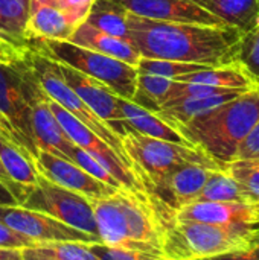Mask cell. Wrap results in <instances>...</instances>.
<instances>
[{
	"label": "cell",
	"mask_w": 259,
	"mask_h": 260,
	"mask_svg": "<svg viewBox=\"0 0 259 260\" xmlns=\"http://www.w3.org/2000/svg\"><path fill=\"white\" fill-rule=\"evenodd\" d=\"M128 41L140 58L220 67L237 62L243 32L231 26L157 21L127 12Z\"/></svg>",
	"instance_id": "1"
},
{
	"label": "cell",
	"mask_w": 259,
	"mask_h": 260,
	"mask_svg": "<svg viewBox=\"0 0 259 260\" xmlns=\"http://www.w3.org/2000/svg\"><path fill=\"white\" fill-rule=\"evenodd\" d=\"M99 239L104 245L162 256L166 225L172 212L148 193L121 189L116 193L92 201Z\"/></svg>",
	"instance_id": "2"
},
{
	"label": "cell",
	"mask_w": 259,
	"mask_h": 260,
	"mask_svg": "<svg viewBox=\"0 0 259 260\" xmlns=\"http://www.w3.org/2000/svg\"><path fill=\"white\" fill-rule=\"evenodd\" d=\"M259 120V87L247 90L220 107L177 125L176 129L221 166L235 160L246 136Z\"/></svg>",
	"instance_id": "3"
},
{
	"label": "cell",
	"mask_w": 259,
	"mask_h": 260,
	"mask_svg": "<svg viewBox=\"0 0 259 260\" xmlns=\"http://www.w3.org/2000/svg\"><path fill=\"white\" fill-rule=\"evenodd\" d=\"M259 239L256 225H214L171 221L163 235L165 260H205L235 253Z\"/></svg>",
	"instance_id": "4"
},
{
	"label": "cell",
	"mask_w": 259,
	"mask_h": 260,
	"mask_svg": "<svg viewBox=\"0 0 259 260\" xmlns=\"http://www.w3.org/2000/svg\"><path fill=\"white\" fill-rule=\"evenodd\" d=\"M38 79L26 56V49L0 58V122L21 151L32 160L38 149L34 142L31 99Z\"/></svg>",
	"instance_id": "5"
},
{
	"label": "cell",
	"mask_w": 259,
	"mask_h": 260,
	"mask_svg": "<svg viewBox=\"0 0 259 260\" xmlns=\"http://www.w3.org/2000/svg\"><path fill=\"white\" fill-rule=\"evenodd\" d=\"M122 145L145 192L169 172L185 165L226 169L195 146L166 142L137 133H127L122 137Z\"/></svg>",
	"instance_id": "6"
},
{
	"label": "cell",
	"mask_w": 259,
	"mask_h": 260,
	"mask_svg": "<svg viewBox=\"0 0 259 260\" xmlns=\"http://www.w3.org/2000/svg\"><path fill=\"white\" fill-rule=\"evenodd\" d=\"M29 47L55 62L64 64L87 75L89 78L96 79L98 82L107 85L116 96L133 101L136 93L137 67L76 46L70 41L35 40L29 43Z\"/></svg>",
	"instance_id": "7"
},
{
	"label": "cell",
	"mask_w": 259,
	"mask_h": 260,
	"mask_svg": "<svg viewBox=\"0 0 259 260\" xmlns=\"http://www.w3.org/2000/svg\"><path fill=\"white\" fill-rule=\"evenodd\" d=\"M26 56H27L29 64H31L41 88L44 90V93L53 102L61 105L67 113H70L76 120H79L84 126H87L92 133H95L101 140H104L121 157V160L133 171V166L125 154L122 139L104 120H101L89 108V105L67 85V82L64 81V78L61 76V73L58 70L56 62L37 53L31 47L26 49Z\"/></svg>",
	"instance_id": "8"
},
{
	"label": "cell",
	"mask_w": 259,
	"mask_h": 260,
	"mask_svg": "<svg viewBox=\"0 0 259 260\" xmlns=\"http://www.w3.org/2000/svg\"><path fill=\"white\" fill-rule=\"evenodd\" d=\"M20 206L46 213L69 227L99 239L92 201L76 192L49 181L40 174L37 183L27 189Z\"/></svg>",
	"instance_id": "9"
},
{
	"label": "cell",
	"mask_w": 259,
	"mask_h": 260,
	"mask_svg": "<svg viewBox=\"0 0 259 260\" xmlns=\"http://www.w3.org/2000/svg\"><path fill=\"white\" fill-rule=\"evenodd\" d=\"M49 105L52 113L55 114L58 123L72 140L73 145L84 149L93 158H96L121 184L124 189L136 193H147L142 183L136 177V174L121 160V157L95 133H92L87 126H84L79 120H76L70 113H67L61 105L53 102L49 98Z\"/></svg>",
	"instance_id": "10"
},
{
	"label": "cell",
	"mask_w": 259,
	"mask_h": 260,
	"mask_svg": "<svg viewBox=\"0 0 259 260\" xmlns=\"http://www.w3.org/2000/svg\"><path fill=\"white\" fill-rule=\"evenodd\" d=\"M0 221L35 244L58 241H76L89 244L101 242L96 236L79 232L46 213L31 210L23 206H0Z\"/></svg>",
	"instance_id": "11"
},
{
	"label": "cell",
	"mask_w": 259,
	"mask_h": 260,
	"mask_svg": "<svg viewBox=\"0 0 259 260\" xmlns=\"http://www.w3.org/2000/svg\"><path fill=\"white\" fill-rule=\"evenodd\" d=\"M34 166L37 172L49 181L76 192L90 201L107 198L121 190L93 178L73 161L64 160L44 151H38L37 157L34 158Z\"/></svg>",
	"instance_id": "12"
},
{
	"label": "cell",
	"mask_w": 259,
	"mask_h": 260,
	"mask_svg": "<svg viewBox=\"0 0 259 260\" xmlns=\"http://www.w3.org/2000/svg\"><path fill=\"white\" fill-rule=\"evenodd\" d=\"M58 70L67 85L89 105V108L101 119L104 120L121 139L130 133L125 123L121 119L119 110H118V98L107 85L98 82L93 78H89L87 75L70 69L64 64L56 62Z\"/></svg>",
	"instance_id": "13"
},
{
	"label": "cell",
	"mask_w": 259,
	"mask_h": 260,
	"mask_svg": "<svg viewBox=\"0 0 259 260\" xmlns=\"http://www.w3.org/2000/svg\"><path fill=\"white\" fill-rule=\"evenodd\" d=\"M214 171L218 169H211L200 165H185L151 186L147 193L174 213L182 206L195 201Z\"/></svg>",
	"instance_id": "14"
},
{
	"label": "cell",
	"mask_w": 259,
	"mask_h": 260,
	"mask_svg": "<svg viewBox=\"0 0 259 260\" xmlns=\"http://www.w3.org/2000/svg\"><path fill=\"white\" fill-rule=\"evenodd\" d=\"M128 14L157 20L206 26H227L189 0H108ZM232 27V26H231Z\"/></svg>",
	"instance_id": "15"
},
{
	"label": "cell",
	"mask_w": 259,
	"mask_h": 260,
	"mask_svg": "<svg viewBox=\"0 0 259 260\" xmlns=\"http://www.w3.org/2000/svg\"><path fill=\"white\" fill-rule=\"evenodd\" d=\"M177 222H203L214 225H256L259 224L255 204L237 201H195L182 206L172 213Z\"/></svg>",
	"instance_id": "16"
},
{
	"label": "cell",
	"mask_w": 259,
	"mask_h": 260,
	"mask_svg": "<svg viewBox=\"0 0 259 260\" xmlns=\"http://www.w3.org/2000/svg\"><path fill=\"white\" fill-rule=\"evenodd\" d=\"M31 119L34 142L38 151H44L70 161L73 149L72 140L67 137L49 105V96L41 88L40 82L35 87L31 99Z\"/></svg>",
	"instance_id": "17"
},
{
	"label": "cell",
	"mask_w": 259,
	"mask_h": 260,
	"mask_svg": "<svg viewBox=\"0 0 259 260\" xmlns=\"http://www.w3.org/2000/svg\"><path fill=\"white\" fill-rule=\"evenodd\" d=\"M118 110L122 122L125 123L130 133H137L142 136L192 146L176 128L160 119L154 111H150L134 104L133 101L118 98Z\"/></svg>",
	"instance_id": "18"
},
{
	"label": "cell",
	"mask_w": 259,
	"mask_h": 260,
	"mask_svg": "<svg viewBox=\"0 0 259 260\" xmlns=\"http://www.w3.org/2000/svg\"><path fill=\"white\" fill-rule=\"evenodd\" d=\"M244 91H247V90H221V91H215V93L205 94L200 98L171 101V102L163 104L156 111V114L160 119H163L166 123H169L172 128H176L177 125L186 123L191 119L220 107L221 104L240 96Z\"/></svg>",
	"instance_id": "19"
},
{
	"label": "cell",
	"mask_w": 259,
	"mask_h": 260,
	"mask_svg": "<svg viewBox=\"0 0 259 260\" xmlns=\"http://www.w3.org/2000/svg\"><path fill=\"white\" fill-rule=\"evenodd\" d=\"M69 41L76 46H81V47L99 52L102 55L116 58V59L124 61L134 67L137 66V62L140 59V55L131 46L130 41L119 38V37L108 35L105 32H101V30L95 29L93 26L87 24L85 21L76 27V30L73 32V35L70 37Z\"/></svg>",
	"instance_id": "20"
},
{
	"label": "cell",
	"mask_w": 259,
	"mask_h": 260,
	"mask_svg": "<svg viewBox=\"0 0 259 260\" xmlns=\"http://www.w3.org/2000/svg\"><path fill=\"white\" fill-rule=\"evenodd\" d=\"M76 26L70 18L53 5H40L29 12L26 23L27 41L35 40H56L69 41Z\"/></svg>",
	"instance_id": "21"
},
{
	"label": "cell",
	"mask_w": 259,
	"mask_h": 260,
	"mask_svg": "<svg viewBox=\"0 0 259 260\" xmlns=\"http://www.w3.org/2000/svg\"><path fill=\"white\" fill-rule=\"evenodd\" d=\"M174 81L209 85L226 90H250L259 87V82H256V79L240 62L220 67H206L203 70L179 76Z\"/></svg>",
	"instance_id": "22"
},
{
	"label": "cell",
	"mask_w": 259,
	"mask_h": 260,
	"mask_svg": "<svg viewBox=\"0 0 259 260\" xmlns=\"http://www.w3.org/2000/svg\"><path fill=\"white\" fill-rule=\"evenodd\" d=\"M208 11L224 24L240 29L243 34L250 30L259 20V0H189Z\"/></svg>",
	"instance_id": "23"
},
{
	"label": "cell",
	"mask_w": 259,
	"mask_h": 260,
	"mask_svg": "<svg viewBox=\"0 0 259 260\" xmlns=\"http://www.w3.org/2000/svg\"><path fill=\"white\" fill-rule=\"evenodd\" d=\"M29 12V0H0V41L17 52L29 47L26 38Z\"/></svg>",
	"instance_id": "24"
},
{
	"label": "cell",
	"mask_w": 259,
	"mask_h": 260,
	"mask_svg": "<svg viewBox=\"0 0 259 260\" xmlns=\"http://www.w3.org/2000/svg\"><path fill=\"white\" fill-rule=\"evenodd\" d=\"M0 163L11 178L21 189H29L37 183L38 172L34 166L32 157L21 151L6 137L0 136Z\"/></svg>",
	"instance_id": "25"
},
{
	"label": "cell",
	"mask_w": 259,
	"mask_h": 260,
	"mask_svg": "<svg viewBox=\"0 0 259 260\" xmlns=\"http://www.w3.org/2000/svg\"><path fill=\"white\" fill-rule=\"evenodd\" d=\"M23 260H98L89 242H41L21 250Z\"/></svg>",
	"instance_id": "26"
},
{
	"label": "cell",
	"mask_w": 259,
	"mask_h": 260,
	"mask_svg": "<svg viewBox=\"0 0 259 260\" xmlns=\"http://www.w3.org/2000/svg\"><path fill=\"white\" fill-rule=\"evenodd\" d=\"M85 23L95 29L128 41L127 11L108 0H96Z\"/></svg>",
	"instance_id": "27"
},
{
	"label": "cell",
	"mask_w": 259,
	"mask_h": 260,
	"mask_svg": "<svg viewBox=\"0 0 259 260\" xmlns=\"http://www.w3.org/2000/svg\"><path fill=\"white\" fill-rule=\"evenodd\" d=\"M172 84H174L172 79L137 70L136 93L133 96V102L156 113L165 104L172 88Z\"/></svg>",
	"instance_id": "28"
},
{
	"label": "cell",
	"mask_w": 259,
	"mask_h": 260,
	"mask_svg": "<svg viewBox=\"0 0 259 260\" xmlns=\"http://www.w3.org/2000/svg\"><path fill=\"white\" fill-rule=\"evenodd\" d=\"M195 201H237V203H247L241 189L238 187L237 181L231 177L226 169H218L211 174L206 184L203 186L202 192L197 195ZM194 201V203H195Z\"/></svg>",
	"instance_id": "29"
},
{
	"label": "cell",
	"mask_w": 259,
	"mask_h": 260,
	"mask_svg": "<svg viewBox=\"0 0 259 260\" xmlns=\"http://www.w3.org/2000/svg\"><path fill=\"white\" fill-rule=\"evenodd\" d=\"M226 171L237 181L247 203H259V158L234 160L226 166Z\"/></svg>",
	"instance_id": "30"
},
{
	"label": "cell",
	"mask_w": 259,
	"mask_h": 260,
	"mask_svg": "<svg viewBox=\"0 0 259 260\" xmlns=\"http://www.w3.org/2000/svg\"><path fill=\"white\" fill-rule=\"evenodd\" d=\"M137 70L150 75L163 76L168 79H177L179 76L194 73L198 70L206 69L208 66L194 64V62H180V61H168V59H150V58H140L137 62Z\"/></svg>",
	"instance_id": "31"
},
{
	"label": "cell",
	"mask_w": 259,
	"mask_h": 260,
	"mask_svg": "<svg viewBox=\"0 0 259 260\" xmlns=\"http://www.w3.org/2000/svg\"><path fill=\"white\" fill-rule=\"evenodd\" d=\"M237 62H240L259 82V20L250 30L243 34Z\"/></svg>",
	"instance_id": "32"
},
{
	"label": "cell",
	"mask_w": 259,
	"mask_h": 260,
	"mask_svg": "<svg viewBox=\"0 0 259 260\" xmlns=\"http://www.w3.org/2000/svg\"><path fill=\"white\" fill-rule=\"evenodd\" d=\"M70 161L78 165L81 169H84L93 178H96V180H99V181H102V183H105V184H108V186H111L114 189H124L122 184L96 158H93L90 154H87L84 149L78 148L76 145L73 146V149L70 152Z\"/></svg>",
	"instance_id": "33"
},
{
	"label": "cell",
	"mask_w": 259,
	"mask_h": 260,
	"mask_svg": "<svg viewBox=\"0 0 259 260\" xmlns=\"http://www.w3.org/2000/svg\"><path fill=\"white\" fill-rule=\"evenodd\" d=\"M90 250L98 257V260H165L159 256H153V254H147L140 251L108 247V245H104L102 242L90 244Z\"/></svg>",
	"instance_id": "34"
},
{
	"label": "cell",
	"mask_w": 259,
	"mask_h": 260,
	"mask_svg": "<svg viewBox=\"0 0 259 260\" xmlns=\"http://www.w3.org/2000/svg\"><path fill=\"white\" fill-rule=\"evenodd\" d=\"M95 3L96 0H52L50 5L61 9L70 18V21L78 27L85 21Z\"/></svg>",
	"instance_id": "35"
},
{
	"label": "cell",
	"mask_w": 259,
	"mask_h": 260,
	"mask_svg": "<svg viewBox=\"0 0 259 260\" xmlns=\"http://www.w3.org/2000/svg\"><path fill=\"white\" fill-rule=\"evenodd\" d=\"M32 245H35L34 241H31L26 236L14 232L11 227H8L6 224H3L0 221V248H17V250H23V248H29Z\"/></svg>",
	"instance_id": "36"
},
{
	"label": "cell",
	"mask_w": 259,
	"mask_h": 260,
	"mask_svg": "<svg viewBox=\"0 0 259 260\" xmlns=\"http://www.w3.org/2000/svg\"><path fill=\"white\" fill-rule=\"evenodd\" d=\"M259 158V120L238 148L235 160Z\"/></svg>",
	"instance_id": "37"
},
{
	"label": "cell",
	"mask_w": 259,
	"mask_h": 260,
	"mask_svg": "<svg viewBox=\"0 0 259 260\" xmlns=\"http://www.w3.org/2000/svg\"><path fill=\"white\" fill-rule=\"evenodd\" d=\"M205 260H259V239L256 242H253L250 247L244 248V250L229 253V254H221V256Z\"/></svg>",
	"instance_id": "38"
},
{
	"label": "cell",
	"mask_w": 259,
	"mask_h": 260,
	"mask_svg": "<svg viewBox=\"0 0 259 260\" xmlns=\"http://www.w3.org/2000/svg\"><path fill=\"white\" fill-rule=\"evenodd\" d=\"M0 183H2V184H5V186L9 189V192L15 197V200H17V203H18V206H20V204L23 203L24 197H26L27 189H21V187H18L15 183H12V181H11V178L8 177V174L5 172V169H3V166H2V163H0Z\"/></svg>",
	"instance_id": "39"
},
{
	"label": "cell",
	"mask_w": 259,
	"mask_h": 260,
	"mask_svg": "<svg viewBox=\"0 0 259 260\" xmlns=\"http://www.w3.org/2000/svg\"><path fill=\"white\" fill-rule=\"evenodd\" d=\"M0 206H18L15 197L9 192V189L0 183Z\"/></svg>",
	"instance_id": "40"
},
{
	"label": "cell",
	"mask_w": 259,
	"mask_h": 260,
	"mask_svg": "<svg viewBox=\"0 0 259 260\" xmlns=\"http://www.w3.org/2000/svg\"><path fill=\"white\" fill-rule=\"evenodd\" d=\"M0 260H23L21 250H17V248H0Z\"/></svg>",
	"instance_id": "41"
},
{
	"label": "cell",
	"mask_w": 259,
	"mask_h": 260,
	"mask_svg": "<svg viewBox=\"0 0 259 260\" xmlns=\"http://www.w3.org/2000/svg\"><path fill=\"white\" fill-rule=\"evenodd\" d=\"M14 53H17V50L11 49L8 44H5V43H2V41H0V58H6V56L14 55Z\"/></svg>",
	"instance_id": "42"
},
{
	"label": "cell",
	"mask_w": 259,
	"mask_h": 260,
	"mask_svg": "<svg viewBox=\"0 0 259 260\" xmlns=\"http://www.w3.org/2000/svg\"><path fill=\"white\" fill-rule=\"evenodd\" d=\"M52 3V0H29V5H31V11L32 9H35L37 6H40V5H50Z\"/></svg>",
	"instance_id": "43"
},
{
	"label": "cell",
	"mask_w": 259,
	"mask_h": 260,
	"mask_svg": "<svg viewBox=\"0 0 259 260\" xmlns=\"http://www.w3.org/2000/svg\"><path fill=\"white\" fill-rule=\"evenodd\" d=\"M0 136H2V137H6L8 140H11V136H9V133L6 131V128L3 126L2 122H0ZM11 142H12V140H11ZM14 145H15V143H14Z\"/></svg>",
	"instance_id": "44"
},
{
	"label": "cell",
	"mask_w": 259,
	"mask_h": 260,
	"mask_svg": "<svg viewBox=\"0 0 259 260\" xmlns=\"http://www.w3.org/2000/svg\"><path fill=\"white\" fill-rule=\"evenodd\" d=\"M255 209H256V213H258V218H259V203L255 204Z\"/></svg>",
	"instance_id": "45"
}]
</instances>
